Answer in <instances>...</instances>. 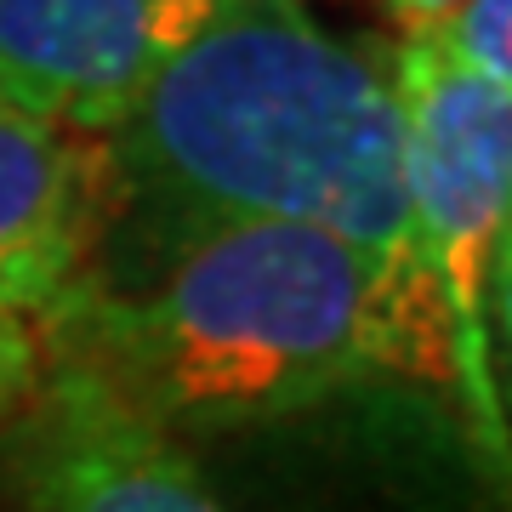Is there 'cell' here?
Wrapping results in <instances>:
<instances>
[{"instance_id":"obj_1","label":"cell","mask_w":512,"mask_h":512,"mask_svg":"<svg viewBox=\"0 0 512 512\" xmlns=\"http://www.w3.org/2000/svg\"><path fill=\"white\" fill-rule=\"evenodd\" d=\"M52 365L171 439L291 421L376 382L456 393L427 285L296 222L103 234L63 296Z\"/></svg>"},{"instance_id":"obj_2","label":"cell","mask_w":512,"mask_h":512,"mask_svg":"<svg viewBox=\"0 0 512 512\" xmlns=\"http://www.w3.org/2000/svg\"><path fill=\"white\" fill-rule=\"evenodd\" d=\"M103 171V234L296 222L427 285L410 239L399 46L336 35L302 0H222L103 137Z\"/></svg>"},{"instance_id":"obj_3","label":"cell","mask_w":512,"mask_h":512,"mask_svg":"<svg viewBox=\"0 0 512 512\" xmlns=\"http://www.w3.org/2000/svg\"><path fill=\"white\" fill-rule=\"evenodd\" d=\"M404 171L416 268L450 336L456 404L484 467L507 484V399L490 319L507 325L512 234V86L450 69L433 46L399 40Z\"/></svg>"},{"instance_id":"obj_4","label":"cell","mask_w":512,"mask_h":512,"mask_svg":"<svg viewBox=\"0 0 512 512\" xmlns=\"http://www.w3.org/2000/svg\"><path fill=\"white\" fill-rule=\"evenodd\" d=\"M109 228L103 137L0 92V427L52 370L63 296Z\"/></svg>"},{"instance_id":"obj_5","label":"cell","mask_w":512,"mask_h":512,"mask_svg":"<svg viewBox=\"0 0 512 512\" xmlns=\"http://www.w3.org/2000/svg\"><path fill=\"white\" fill-rule=\"evenodd\" d=\"M0 484L12 512H228L183 439L69 365L0 427Z\"/></svg>"},{"instance_id":"obj_6","label":"cell","mask_w":512,"mask_h":512,"mask_svg":"<svg viewBox=\"0 0 512 512\" xmlns=\"http://www.w3.org/2000/svg\"><path fill=\"white\" fill-rule=\"evenodd\" d=\"M222 0H0V92L109 137Z\"/></svg>"},{"instance_id":"obj_7","label":"cell","mask_w":512,"mask_h":512,"mask_svg":"<svg viewBox=\"0 0 512 512\" xmlns=\"http://www.w3.org/2000/svg\"><path fill=\"white\" fill-rule=\"evenodd\" d=\"M421 46H433L450 69L473 80L512 86V0H461Z\"/></svg>"},{"instance_id":"obj_8","label":"cell","mask_w":512,"mask_h":512,"mask_svg":"<svg viewBox=\"0 0 512 512\" xmlns=\"http://www.w3.org/2000/svg\"><path fill=\"white\" fill-rule=\"evenodd\" d=\"M382 6H387V18H393V29H399L404 40H427L461 0H382Z\"/></svg>"}]
</instances>
